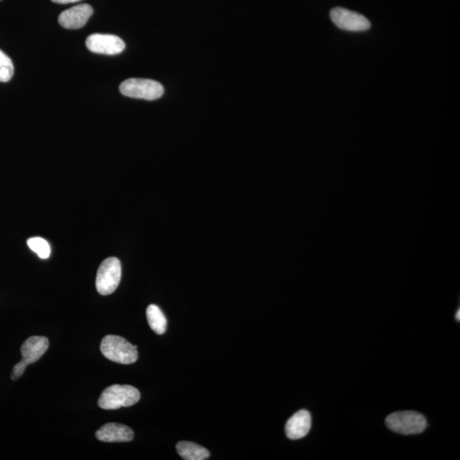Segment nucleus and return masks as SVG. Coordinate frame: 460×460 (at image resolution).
<instances>
[{
    "mask_svg": "<svg viewBox=\"0 0 460 460\" xmlns=\"http://www.w3.org/2000/svg\"><path fill=\"white\" fill-rule=\"evenodd\" d=\"M140 397L139 390L132 385H114L103 390L98 406L102 409L116 410L135 405Z\"/></svg>",
    "mask_w": 460,
    "mask_h": 460,
    "instance_id": "f257e3e1",
    "label": "nucleus"
},
{
    "mask_svg": "<svg viewBox=\"0 0 460 460\" xmlns=\"http://www.w3.org/2000/svg\"><path fill=\"white\" fill-rule=\"evenodd\" d=\"M100 350L104 357L116 363L132 364L138 358L137 347L120 336L104 337Z\"/></svg>",
    "mask_w": 460,
    "mask_h": 460,
    "instance_id": "f03ea898",
    "label": "nucleus"
},
{
    "mask_svg": "<svg viewBox=\"0 0 460 460\" xmlns=\"http://www.w3.org/2000/svg\"><path fill=\"white\" fill-rule=\"evenodd\" d=\"M385 423L392 432L402 435H416L424 432L427 427L424 416L414 411L397 412L389 415Z\"/></svg>",
    "mask_w": 460,
    "mask_h": 460,
    "instance_id": "7ed1b4c3",
    "label": "nucleus"
},
{
    "mask_svg": "<svg viewBox=\"0 0 460 460\" xmlns=\"http://www.w3.org/2000/svg\"><path fill=\"white\" fill-rule=\"evenodd\" d=\"M120 92L125 97L153 101L162 97L164 88L157 81L132 78L121 83Z\"/></svg>",
    "mask_w": 460,
    "mask_h": 460,
    "instance_id": "20e7f679",
    "label": "nucleus"
},
{
    "mask_svg": "<svg viewBox=\"0 0 460 460\" xmlns=\"http://www.w3.org/2000/svg\"><path fill=\"white\" fill-rule=\"evenodd\" d=\"M121 280V264L117 258H108L100 266L97 279H95V288L98 292L106 296L115 292Z\"/></svg>",
    "mask_w": 460,
    "mask_h": 460,
    "instance_id": "39448f33",
    "label": "nucleus"
},
{
    "mask_svg": "<svg viewBox=\"0 0 460 460\" xmlns=\"http://www.w3.org/2000/svg\"><path fill=\"white\" fill-rule=\"evenodd\" d=\"M330 16L338 28L345 31L362 32L371 28V23L367 17L345 8L333 9L330 12Z\"/></svg>",
    "mask_w": 460,
    "mask_h": 460,
    "instance_id": "423d86ee",
    "label": "nucleus"
},
{
    "mask_svg": "<svg viewBox=\"0 0 460 460\" xmlns=\"http://www.w3.org/2000/svg\"><path fill=\"white\" fill-rule=\"evenodd\" d=\"M85 45L94 53L117 55L125 50V42L118 36L111 34L94 33L88 38Z\"/></svg>",
    "mask_w": 460,
    "mask_h": 460,
    "instance_id": "0eeeda50",
    "label": "nucleus"
},
{
    "mask_svg": "<svg viewBox=\"0 0 460 460\" xmlns=\"http://www.w3.org/2000/svg\"><path fill=\"white\" fill-rule=\"evenodd\" d=\"M93 14V9L88 4H81L61 13L58 21L61 26L68 29L83 28Z\"/></svg>",
    "mask_w": 460,
    "mask_h": 460,
    "instance_id": "6e6552de",
    "label": "nucleus"
},
{
    "mask_svg": "<svg viewBox=\"0 0 460 460\" xmlns=\"http://www.w3.org/2000/svg\"><path fill=\"white\" fill-rule=\"evenodd\" d=\"M95 437L104 442H127L133 440L134 432L127 425L108 423L95 432Z\"/></svg>",
    "mask_w": 460,
    "mask_h": 460,
    "instance_id": "1a4fd4ad",
    "label": "nucleus"
},
{
    "mask_svg": "<svg viewBox=\"0 0 460 460\" xmlns=\"http://www.w3.org/2000/svg\"><path fill=\"white\" fill-rule=\"evenodd\" d=\"M49 348V340L46 337L33 336L28 338L21 345V353L27 365L38 362Z\"/></svg>",
    "mask_w": 460,
    "mask_h": 460,
    "instance_id": "9d476101",
    "label": "nucleus"
},
{
    "mask_svg": "<svg viewBox=\"0 0 460 460\" xmlns=\"http://www.w3.org/2000/svg\"><path fill=\"white\" fill-rule=\"evenodd\" d=\"M311 428V415L306 410L298 411L286 424V434L289 439L298 440L305 437Z\"/></svg>",
    "mask_w": 460,
    "mask_h": 460,
    "instance_id": "9b49d317",
    "label": "nucleus"
},
{
    "mask_svg": "<svg viewBox=\"0 0 460 460\" xmlns=\"http://www.w3.org/2000/svg\"><path fill=\"white\" fill-rule=\"evenodd\" d=\"M176 448L180 456L186 460H205L210 457L209 451L194 442L179 441Z\"/></svg>",
    "mask_w": 460,
    "mask_h": 460,
    "instance_id": "f8f14e48",
    "label": "nucleus"
},
{
    "mask_svg": "<svg viewBox=\"0 0 460 460\" xmlns=\"http://www.w3.org/2000/svg\"><path fill=\"white\" fill-rule=\"evenodd\" d=\"M147 323L155 333L162 335L167 331V320L157 305H150L146 310Z\"/></svg>",
    "mask_w": 460,
    "mask_h": 460,
    "instance_id": "ddd939ff",
    "label": "nucleus"
},
{
    "mask_svg": "<svg viewBox=\"0 0 460 460\" xmlns=\"http://www.w3.org/2000/svg\"><path fill=\"white\" fill-rule=\"evenodd\" d=\"M28 246L38 257L46 259L51 255V246L45 239L41 237L30 238L28 240Z\"/></svg>",
    "mask_w": 460,
    "mask_h": 460,
    "instance_id": "4468645a",
    "label": "nucleus"
},
{
    "mask_svg": "<svg viewBox=\"0 0 460 460\" xmlns=\"http://www.w3.org/2000/svg\"><path fill=\"white\" fill-rule=\"evenodd\" d=\"M14 75V65L4 51H0V82H8Z\"/></svg>",
    "mask_w": 460,
    "mask_h": 460,
    "instance_id": "2eb2a0df",
    "label": "nucleus"
},
{
    "mask_svg": "<svg viewBox=\"0 0 460 460\" xmlns=\"http://www.w3.org/2000/svg\"><path fill=\"white\" fill-rule=\"evenodd\" d=\"M28 366V365H27V364H26L23 361H21L20 362L17 363L14 368H13L11 372V380H17L20 379V377L23 376L26 368H27Z\"/></svg>",
    "mask_w": 460,
    "mask_h": 460,
    "instance_id": "dca6fc26",
    "label": "nucleus"
},
{
    "mask_svg": "<svg viewBox=\"0 0 460 460\" xmlns=\"http://www.w3.org/2000/svg\"><path fill=\"white\" fill-rule=\"evenodd\" d=\"M51 1H53L54 3H58V4H71V3H76V2H80L81 0H51Z\"/></svg>",
    "mask_w": 460,
    "mask_h": 460,
    "instance_id": "f3484780",
    "label": "nucleus"
},
{
    "mask_svg": "<svg viewBox=\"0 0 460 460\" xmlns=\"http://www.w3.org/2000/svg\"><path fill=\"white\" fill-rule=\"evenodd\" d=\"M456 319H457L458 320H459V319H460V311H459V310H458V312H457V314H456Z\"/></svg>",
    "mask_w": 460,
    "mask_h": 460,
    "instance_id": "a211bd4d",
    "label": "nucleus"
}]
</instances>
